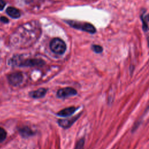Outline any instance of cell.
Instances as JSON below:
<instances>
[{"mask_svg":"<svg viewBox=\"0 0 149 149\" xmlns=\"http://www.w3.org/2000/svg\"><path fill=\"white\" fill-rule=\"evenodd\" d=\"M84 139L83 138L80 139L76 143L74 149H84Z\"/></svg>","mask_w":149,"mask_h":149,"instance_id":"cell-12","label":"cell"},{"mask_svg":"<svg viewBox=\"0 0 149 149\" xmlns=\"http://www.w3.org/2000/svg\"><path fill=\"white\" fill-rule=\"evenodd\" d=\"M7 136V133L6 130L2 127H0V143L3 141Z\"/></svg>","mask_w":149,"mask_h":149,"instance_id":"cell-11","label":"cell"},{"mask_svg":"<svg viewBox=\"0 0 149 149\" xmlns=\"http://www.w3.org/2000/svg\"><path fill=\"white\" fill-rule=\"evenodd\" d=\"M148 109H149V102H148V106H147V108H146V109L145 110V112H147V110H148Z\"/></svg>","mask_w":149,"mask_h":149,"instance_id":"cell-16","label":"cell"},{"mask_svg":"<svg viewBox=\"0 0 149 149\" xmlns=\"http://www.w3.org/2000/svg\"><path fill=\"white\" fill-rule=\"evenodd\" d=\"M19 133L20 136L23 138H28L30 136H33L35 134V132L28 126L20 127L19 129Z\"/></svg>","mask_w":149,"mask_h":149,"instance_id":"cell-8","label":"cell"},{"mask_svg":"<svg viewBox=\"0 0 149 149\" xmlns=\"http://www.w3.org/2000/svg\"><path fill=\"white\" fill-rule=\"evenodd\" d=\"M77 91L72 87H65L58 90L56 96L59 98H65L77 94Z\"/></svg>","mask_w":149,"mask_h":149,"instance_id":"cell-4","label":"cell"},{"mask_svg":"<svg viewBox=\"0 0 149 149\" xmlns=\"http://www.w3.org/2000/svg\"><path fill=\"white\" fill-rule=\"evenodd\" d=\"M51 50L56 54L62 55L66 49V45L64 41L59 38H53L49 44Z\"/></svg>","mask_w":149,"mask_h":149,"instance_id":"cell-2","label":"cell"},{"mask_svg":"<svg viewBox=\"0 0 149 149\" xmlns=\"http://www.w3.org/2000/svg\"><path fill=\"white\" fill-rule=\"evenodd\" d=\"M92 49L95 52L98 53V54L101 53L102 52V50H103L102 47L99 45H92Z\"/></svg>","mask_w":149,"mask_h":149,"instance_id":"cell-13","label":"cell"},{"mask_svg":"<svg viewBox=\"0 0 149 149\" xmlns=\"http://www.w3.org/2000/svg\"><path fill=\"white\" fill-rule=\"evenodd\" d=\"M147 42H148V45L149 47V36L147 37Z\"/></svg>","mask_w":149,"mask_h":149,"instance_id":"cell-17","label":"cell"},{"mask_svg":"<svg viewBox=\"0 0 149 149\" xmlns=\"http://www.w3.org/2000/svg\"><path fill=\"white\" fill-rule=\"evenodd\" d=\"M6 13L9 16L14 19L19 18L20 16V11L14 7H12V6L8 7L6 10Z\"/></svg>","mask_w":149,"mask_h":149,"instance_id":"cell-10","label":"cell"},{"mask_svg":"<svg viewBox=\"0 0 149 149\" xmlns=\"http://www.w3.org/2000/svg\"><path fill=\"white\" fill-rule=\"evenodd\" d=\"M81 113L78 114L74 116H72L71 118L68 119H58V125L63 129H68L72 125L79 119Z\"/></svg>","mask_w":149,"mask_h":149,"instance_id":"cell-6","label":"cell"},{"mask_svg":"<svg viewBox=\"0 0 149 149\" xmlns=\"http://www.w3.org/2000/svg\"><path fill=\"white\" fill-rule=\"evenodd\" d=\"M6 5L5 2L3 0H0V10H2Z\"/></svg>","mask_w":149,"mask_h":149,"instance_id":"cell-14","label":"cell"},{"mask_svg":"<svg viewBox=\"0 0 149 149\" xmlns=\"http://www.w3.org/2000/svg\"><path fill=\"white\" fill-rule=\"evenodd\" d=\"M11 64H15L19 66H42L45 63V62L41 59H27L26 60H20L16 56L10 59Z\"/></svg>","mask_w":149,"mask_h":149,"instance_id":"cell-1","label":"cell"},{"mask_svg":"<svg viewBox=\"0 0 149 149\" xmlns=\"http://www.w3.org/2000/svg\"><path fill=\"white\" fill-rule=\"evenodd\" d=\"M66 22L73 28L81 30L91 34L95 33L96 31V29L94 26L89 23L79 22L74 20H68Z\"/></svg>","mask_w":149,"mask_h":149,"instance_id":"cell-3","label":"cell"},{"mask_svg":"<svg viewBox=\"0 0 149 149\" xmlns=\"http://www.w3.org/2000/svg\"><path fill=\"white\" fill-rule=\"evenodd\" d=\"M47 93V89L44 88H40L37 90L31 91L29 93V95L33 98H42L45 96Z\"/></svg>","mask_w":149,"mask_h":149,"instance_id":"cell-9","label":"cell"},{"mask_svg":"<svg viewBox=\"0 0 149 149\" xmlns=\"http://www.w3.org/2000/svg\"><path fill=\"white\" fill-rule=\"evenodd\" d=\"M8 79L9 83L11 85L13 86H16L19 85L22 83L23 79V76L22 72H16L9 74L8 76Z\"/></svg>","mask_w":149,"mask_h":149,"instance_id":"cell-5","label":"cell"},{"mask_svg":"<svg viewBox=\"0 0 149 149\" xmlns=\"http://www.w3.org/2000/svg\"><path fill=\"white\" fill-rule=\"evenodd\" d=\"M77 109V108L75 107H70L59 111L56 114L59 116L69 117L70 116L72 115Z\"/></svg>","mask_w":149,"mask_h":149,"instance_id":"cell-7","label":"cell"},{"mask_svg":"<svg viewBox=\"0 0 149 149\" xmlns=\"http://www.w3.org/2000/svg\"><path fill=\"white\" fill-rule=\"evenodd\" d=\"M0 20L3 22V23H8L9 22V20L8 19H7V17H5V16H1L0 17Z\"/></svg>","mask_w":149,"mask_h":149,"instance_id":"cell-15","label":"cell"}]
</instances>
